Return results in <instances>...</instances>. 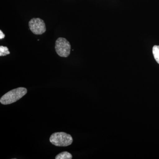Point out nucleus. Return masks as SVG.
I'll use <instances>...</instances> for the list:
<instances>
[{"instance_id":"obj_1","label":"nucleus","mask_w":159,"mask_h":159,"mask_svg":"<svg viewBox=\"0 0 159 159\" xmlns=\"http://www.w3.org/2000/svg\"><path fill=\"white\" fill-rule=\"evenodd\" d=\"M27 93V89L25 88L20 87L11 90L1 97L0 102L3 105L11 104L19 100Z\"/></svg>"},{"instance_id":"obj_2","label":"nucleus","mask_w":159,"mask_h":159,"mask_svg":"<svg viewBox=\"0 0 159 159\" xmlns=\"http://www.w3.org/2000/svg\"><path fill=\"white\" fill-rule=\"evenodd\" d=\"M50 141L55 146L66 147L71 145L73 139L70 135L69 134L64 132H57L51 135Z\"/></svg>"},{"instance_id":"obj_3","label":"nucleus","mask_w":159,"mask_h":159,"mask_svg":"<svg viewBox=\"0 0 159 159\" xmlns=\"http://www.w3.org/2000/svg\"><path fill=\"white\" fill-rule=\"evenodd\" d=\"M55 49L59 56L66 57L70 53V44L65 38H59L55 42Z\"/></svg>"},{"instance_id":"obj_4","label":"nucleus","mask_w":159,"mask_h":159,"mask_svg":"<svg viewBox=\"0 0 159 159\" xmlns=\"http://www.w3.org/2000/svg\"><path fill=\"white\" fill-rule=\"evenodd\" d=\"M29 27L32 33L35 34H42L46 31L44 21L39 18H34L30 20Z\"/></svg>"},{"instance_id":"obj_5","label":"nucleus","mask_w":159,"mask_h":159,"mask_svg":"<svg viewBox=\"0 0 159 159\" xmlns=\"http://www.w3.org/2000/svg\"><path fill=\"white\" fill-rule=\"evenodd\" d=\"M72 155L67 152H63L61 153L58 154L55 157L56 159H71Z\"/></svg>"},{"instance_id":"obj_6","label":"nucleus","mask_w":159,"mask_h":159,"mask_svg":"<svg viewBox=\"0 0 159 159\" xmlns=\"http://www.w3.org/2000/svg\"><path fill=\"white\" fill-rule=\"evenodd\" d=\"M152 54L155 59L159 64V46H153L152 48Z\"/></svg>"},{"instance_id":"obj_7","label":"nucleus","mask_w":159,"mask_h":159,"mask_svg":"<svg viewBox=\"0 0 159 159\" xmlns=\"http://www.w3.org/2000/svg\"><path fill=\"white\" fill-rule=\"evenodd\" d=\"M10 54L9 49L7 47L0 46V56H5Z\"/></svg>"},{"instance_id":"obj_8","label":"nucleus","mask_w":159,"mask_h":159,"mask_svg":"<svg viewBox=\"0 0 159 159\" xmlns=\"http://www.w3.org/2000/svg\"><path fill=\"white\" fill-rule=\"evenodd\" d=\"M5 37V34L3 33V32L2 31V30H0V39H4Z\"/></svg>"}]
</instances>
